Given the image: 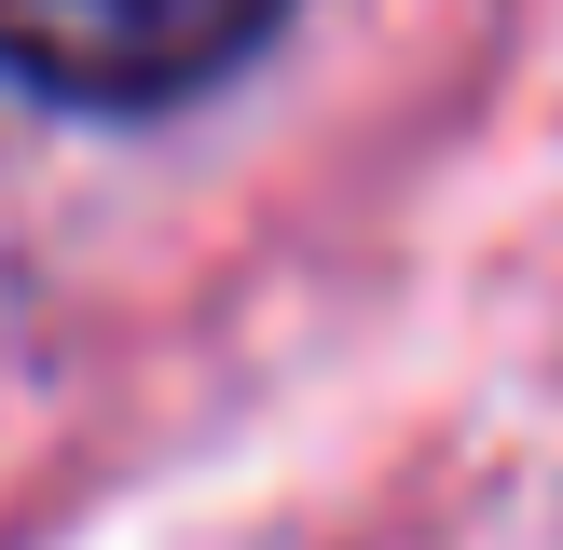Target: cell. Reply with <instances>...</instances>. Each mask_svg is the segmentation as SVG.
<instances>
[{
    "mask_svg": "<svg viewBox=\"0 0 563 550\" xmlns=\"http://www.w3.org/2000/svg\"><path fill=\"white\" fill-rule=\"evenodd\" d=\"M289 0H0V82L55 110H165L275 42Z\"/></svg>",
    "mask_w": 563,
    "mask_h": 550,
    "instance_id": "6da1fadb",
    "label": "cell"
}]
</instances>
